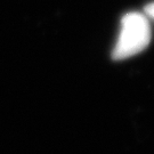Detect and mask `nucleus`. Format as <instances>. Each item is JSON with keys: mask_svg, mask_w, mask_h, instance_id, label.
Listing matches in <instances>:
<instances>
[{"mask_svg": "<svg viewBox=\"0 0 154 154\" xmlns=\"http://www.w3.org/2000/svg\"><path fill=\"white\" fill-rule=\"evenodd\" d=\"M152 31L145 14L129 13L123 16L119 39L112 53L116 61L126 60L142 53L151 42Z\"/></svg>", "mask_w": 154, "mask_h": 154, "instance_id": "nucleus-1", "label": "nucleus"}, {"mask_svg": "<svg viewBox=\"0 0 154 154\" xmlns=\"http://www.w3.org/2000/svg\"><path fill=\"white\" fill-rule=\"evenodd\" d=\"M145 15L154 20V2H151L145 7Z\"/></svg>", "mask_w": 154, "mask_h": 154, "instance_id": "nucleus-2", "label": "nucleus"}]
</instances>
